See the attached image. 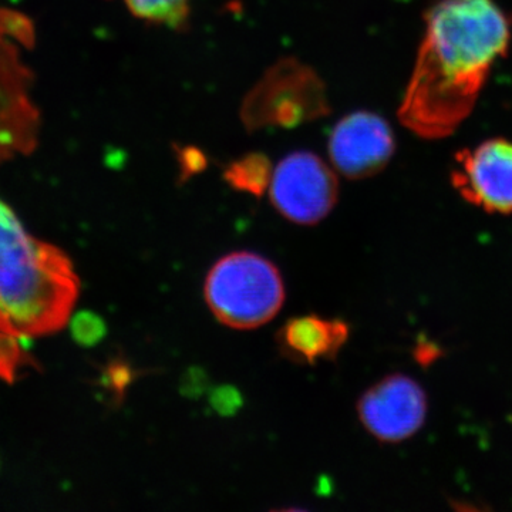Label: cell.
I'll return each instance as SVG.
<instances>
[{
	"label": "cell",
	"mask_w": 512,
	"mask_h": 512,
	"mask_svg": "<svg viewBox=\"0 0 512 512\" xmlns=\"http://www.w3.org/2000/svg\"><path fill=\"white\" fill-rule=\"evenodd\" d=\"M212 404H214L215 410L228 416V414L237 412L239 404H241V396L232 387H222L212 396Z\"/></svg>",
	"instance_id": "obj_14"
},
{
	"label": "cell",
	"mask_w": 512,
	"mask_h": 512,
	"mask_svg": "<svg viewBox=\"0 0 512 512\" xmlns=\"http://www.w3.org/2000/svg\"><path fill=\"white\" fill-rule=\"evenodd\" d=\"M272 174L274 167L265 154L249 153L228 165L224 180L235 191L259 198L268 191Z\"/></svg>",
	"instance_id": "obj_11"
},
{
	"label": "cell",
	"mask_w": 512,
	"mask_h": 512,
	"mask_svg": "<svg viewBox=\"0 0 512 512\" xmlns=\"http://www.w3.org/2000/svg\"><path fill=\"white\" fill-rule=\"evenodd\" d=\"M181 178L188 180L192 175L200 173L207 165L204 154L197 148H184L180 153Z\"/></svg>",
	"instance_id": "obj_13"
},
{
	"label": "cell",
	"mask_w": 512,
	"mask_h": 512,
	"mask_svg": "<svg viewBox=\"0 0 512 512\" xmlns=\"http://www.w3.org/2000/svg\"><path fill=\"white\" fill-rule=\"evenodd\" d=\"M329 113L325 83L312 67L295 57H284L269 67L239 109L249 133L268 127H298Z\"/></svg>",
	"instance_id": "obj_4"
},
{
	"label": "cell",
	"mask_w": 512,
	"mask_h": 512,
	"mask_svg": "<svg viewBox=\"0 0 512 512\" xmlns=\"http://www.w3.org/2000/svg\"><path fill=\"white\" fill-rule=\"evenodd\" d=\"M205 302L215 319L227 328H261L278 315L286 291L274 262L255 252L238 251L222 256L208 271Z\"/></svg>",
	"instance_id": "obj_3"
},
{
	"label": "cell",
	"mask_w": 512,
	"mask_h": 512,
	"mask_svg": "<svg viewBox=\"0 0 512 512\" xmlns=\"http://www.w3.org/2000/svg\"><path fill=\"white\" fill-rule=\"evenodd\" d=\"M191 0H124L136 18L153 25L181 30L188 23Z\"/></svg>",
	"instance_id": "obj_12"
},
{
	"label": "cell",
	"mask_w": 512,
	"mask_h": 512,
	"mask_svg": "<svg viewBox=\"0 0 512 512\" xmlns=\"http://www.w3.org/2000/svg\"><path fill=\"white\" fill-rule=\"evenodd\" d=\"M451 184L470 204L491 214H512V143L484 141L456 154Z\"/></svg>",
	"instance_id": "obj_8"
},
{
	"label": "cell",
	"mask_w": 512,
	"mask_h": 512,
	"mask_svg": "<svg viewBox=\"0 0 512 512\" xmlns=\"http://www.w3.org/2000/svg\"><path fill=\"white\" fill-rule=\"evenodd\" d=\"M32 35L19 13H0V163L32 153L39 137V111L29 96L33 74L16 43Z\"/></svg>",
	"instance_id": "obj_5"
},
{
	"label": "cell",
	"mask_w": 512,
	"mask_h": 512,
	"mask_svg": "<svg viewBox=\"0 0 512 512\" xmlns=\"http://www.w3.org/2000/svg\"><path fill=\"white\" fill-rule=\"evenodd\" d=\"M272 205L293 224L316 225L338 204L339 181L311 151H295L279 161L268 188Z\"/></svg>",
	"instance_id": "obj_6"
},
{
	"label": "cell",
	"mask_w": 512,
	"mask_h": 512,
	"mask_svg": "<svg viewBox=\"0 0 512 512\" xmlns=\"http://www.w3.org/2000/svg\"><path fill=\"white\" fill-rule=\"evenodd\" d=\"M349 335L345 320L305 315L289 319L276 333V343L291 362L316 365L320 360H335Z\"/></svg>",
	"instance_id": "obj_10"
},
{
	"label": "cell",
	"mask_w": 512,
	"mask_h": 512,
	"mask_svg": "<svg viewBox=\"0 0 512 512\" xmlns=\"http://www.w3.org/2000/svg\"><path fill=\"white\" fill-rule=\"evenodd\" d=\"M427 396L412 377L392 375L370 387L357 403L365 429L380 443L409 440L426 421Z\"/></svg>",
	"instance_id": "obj_7"
},
{
	"label": "cell",
	"mask_w": 512,
	"mask_h": 512,
	"mask_svg": "<svg viewBox=\"0 0 512 512\" xmlns=\"http://www.w3.org/2000/svg\"><path fill=\"white\" fill-rule=\"evenodd\" d=\"M79 291L69 256L29 235L0 200V332L30 339L63 329Z\"/></svg>",
	"instance_id": "obj_2"
},
{
	"label": "cell",
	"mask_w": 512,
	"mask_h": 512,
	"mask_svg": "<svg viewBox=\"0 0 512 512\" xmlns=\"http://www.w3.org/2000/svg\"><path fill=\"white\" fill-rule=\"evenodd\" d=\"M511 18L494 0H439L399 109L404 127L437 140L470 116L494 63L505 56Z\"/></svg>",
	"instance_id": "obj_1"
},
{
	"label": "cell",
	"mask_w": 512,
	"mask_h": 512,
	"mask_svg": "<svg viewBox=\"0 0 512 512\" xmlns=\"http://www.w3.org/2000/svg\"><path fill=\"white\" fill-rule=\"evenodd\" d=\"M333 167L350 180L376 175L392 160L396 143L392 127L382 116L355 111L340 119L329 136Z\"/></svg>",
	"instance_id": "obj_9"
}]
</instances>
